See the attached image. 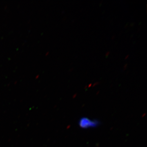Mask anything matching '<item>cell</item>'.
Segmentation results:
<instances>
[{"label": "cell", "instance_id": "6da1fadb", "mask_svg": "<svg viewBox=\"0 0 147 147\" xmlns=\"http://www.w3.org/2000/svg\"><path fill=\"white\" fill-rule=\"evenodd\" d=\"M100 124L98 121L92 120L87 117H82L79 120V126L82 128L88 129L96 127Z\"/></svg>", "mask_w": 147, "mask_h": 147}, {"label": "cell", "instance_id": "7a4b0ae2", "mask_svg": "<svg viewBox=\"0 0 147 147\" xmlns=\"http://www.w3.org/2000/svg\"><path fill=\"white\" fill-rule=\"evenodd\" d=\"M127 65H128L127 64V63H125V64L124 65L123 68L124 70H125V69L127 68Z\"/></svg>", "mask_w": 147, "mask_h": 147}, {"label": "cell", "instance_id": "3957f363", "mask_svg": "<svg viewBox=\"0 0 147 147\" xmlns=\"http://www.w3.org/2000/svg\"><path fill=\"white\" fill-rule=\"evenodd\" d=\"M110 51H108V52H106V53H105V56H106V57H108V56H109V55H110Z\"/></svg>", "mask_w": 147, "mask_h": 147}, {"label": "cell", "instance_id": "277c9868", "mask_svg": "<svg viewBox=\"0 0 147 147\" xmlns=\"http://www.w3.org/2000/svg\"><path fill=\"white\" fill-rule=\"evenodd\" d=\"M129 57V55H127L126 56H125V59H127V58Z\"/></svg>", "mask_w": 147, "mask_h": 147}, {"label": "cell", "instance_id": "5b68a950", "mask_svg": "<svg viewBox=\"0 0 147 147\" xmlns=\"http://www.w3.org/2000/svg\"><path fill=\"white\" fill-rule=\"evenodd\" d=\"M99 84V82H96V83H94V86H95V85H96V84Z\"/></svg>", "mask_w": 147, "mask_h": 147}, {"label": "cell", "instance_id": "8992f818", "mask_svg": "<svg viewBox=\"0 0 147 147\" xmlns=\"http://www.w3.org/2000/svg\"><path fill=\"white\" fill-rule=\"evenodd\" d=\"M91 85H92L91 84H90L88 86L89 87L91 86Z\"/></svg>", "mask_w": 147, "mask_h": 147}, {"label": "cell", "instance_id": "52a82bcc", "mask_svg": "<svg viewBox=\"0 0 147 147\" xmlns=\"http://www.w3.org/2000/svg\"><path fill=\"white\" fill-rule=\"evenodd\" d=\"M114 38H115V36H113V37H112V39H113Z\"/></svg>", "mask_w": 147, "mask_h": 147}]
</instances>
